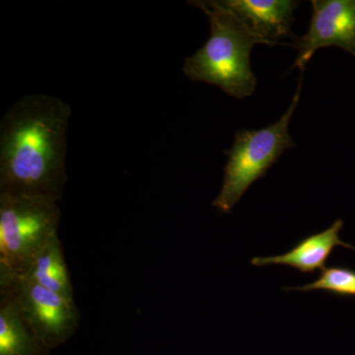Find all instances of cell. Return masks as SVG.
Here are the masks:
<instances>
[{"instance_id": "obj_1", "label": "cell", "mask_w": 355, "mask_h": 355, "mask_svg": "<svg viewBox=\"0 0 355 355\" xmlns=\"http://www.w3.org/2000/svg\"><path fill=\"white\" fill-rule=\"evenodd\" d=\"M70 116L67 103L46 94L26 95L7 110L0 123V193L62 200Z\"/></svg>"}, {"instance_id": "obj_7", "label": "cell", "mask_w": 355, "mask_h": 355, "mask_svg": "<svg viewBox=\"0 0 355 355\" xmlns=\"http://www.w3.org/2000/svg\"><path fill=\"white\" fill-rule=\"evenodd\" d=\"M254 33L263 44H280L282 38L294 39L291 24L299 6L294 0H220Z\"/></svg>"}, {"instance_id": "obj_4", "label": "cell", "mask_w": 355, "mask_h": 355, "mask_svg": "<svg viewBox=\"0 0 355 355\" xmlns=\"http://www.w3.org/2000/svg\"><path fill=\"white\" fill-rule=\"evenodd\" d=\"M302 77L291 107L277 123L261 130L236 132L234 144L228 153L223 183L212 202L219 211L229 214L240 202L248 189L266 174L280 156L294 146L288 127L300 97Z\"/></svg>"}, {"instance_id": "obj_2", "label": "cell", "mask_w": 355, "mask_h": 355, "mask_svg": "<svg viewBox=\"0 0 355 355\" xmlns=\"http://www.w3.org/2000/svg\"><path fill=\"white\" fill-rule=\"evenodd\" d=\"M209 21V38L184 60V76L193 83L216 85L235 99L251 97L257 78L251 67V51L263 44L220 0L191 1Z\"/></svg>"}, {"instance_id": "obj_8", "label": "cell", "mask_w": 355, "mask_h": 355, "mask_svg": "<svg viewBox=\"0 0 355 355\" xmlns=\"http://www.w3.org/2000/svg\"><path fill=\"white\" fill-rule=\"evenodd\" d=\"M343 221L338 219L330 228L323 232L308 236L299 241L295 247L280 256L254 257L251 263L254 266L284 265L298 270L303 273H312L324 268L326 261L330 258L336 246L355 249L352 245L347 244L340 239Z\"/></svg>"}, {"instance_id": "obj_5", "label": "cell", "mask_w": 355, "mask_h": 355, "mask_svg": "<svg viewBox=\"0 0 355 355\" xmlns=\"http://www.w3.org/2000/svg\"><path fill=\"white\" fill-rule=\"evenodd\" d=\"M11 292L26 323L48 349L67 342L80 323V312L74 298L49 291L36 282L18 277L0 292Z\"/></svg>"}, {"instance_id": "obj_3", "label": "cell", "mask_w": 355, "mask_h": 355, "mask_svg": "<svg viewBox=\"0 0 355 355\" xmlns=\"http://www.w3.org/2000/svg\"><path fill=\"white\" fill-rule=\"evenodd\" d=\"M60 216L53 198L0 193V291L25 275L58 236Z\"/></svg>"}, {"instance_id": "obj_10", "label": "cell", "mask_w": 355, "mask_h": 355, "mask_svg": "<svg viewBox=\"0 0 355 355\" xmlns=\"http://www.w3.org/2000/svg\"><path fill=\"white\" fill-rule=\"evenodd\" d=\"M23 277L65 297L74 298L73 286L60 236H57L36 257Z\"/></svg>"}, {"instance_id": "obj_11", "label": "cell", "mask_w": 355, "mask_h": 355, "mask_svg": "<svg viewBox=\"0 0 355 355\" xmlns=\"http://www.w3.org/2000/svg\"><path fill=\"white\" fill-rule=\"evenodd\" d=\"M289 291H321L334 295L352 297L355 296V270L340 266L324 268L315 282L303 286L292 287Z\"/></svg>"}, {"instance_id": "obj_6", "label": "cell", "mask_w": 355, "mask_h": 355, "mask_svg": "<svg viewBox=\"0 0 355 355\" xmlns=\"http://www.w3.org/2000/svg\"><path fill=\"white\" fill-rule=\"evenodd\" d=\"M312 18L304 36L296 38L292 69L304 67L317 50L338 46L355 55V0H313Z\"/></svg>"}, {"instance_id": "obj_9", "label": "cell", "mask_w": 355, "mask_h": 355, "mask_svg": "<svg viewBox=\"0 0 355 355\" xmlns=\"http://www.w3.org/2000/svg\"><path fill=\"white\" fill-rule=\"evenodd\" d=\"M48 350L26 323L11 292H0V355H42Z\"/></svg>"}]
</instances>
